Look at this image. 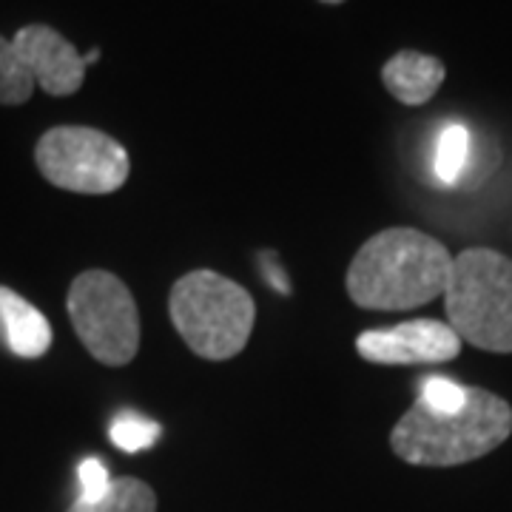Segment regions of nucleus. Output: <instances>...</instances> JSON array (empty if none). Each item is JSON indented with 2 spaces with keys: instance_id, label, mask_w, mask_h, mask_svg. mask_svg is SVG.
<instances>
[{
  "instance_id": "1",
  "label": "nucleus",
  "mask_w": 512,
  "mask_h": 512,
  "mask_svg": "<svg viewBox=\"0 0 512 512\" xmlns=\"http://www.w3.org/2000/svg\"><path fill=\"white\" fill-rule=\"evenodd\" d=\"M453 254L419 228H384L356 251L345 288L365 311H413L444 296Z\"/></svg>"
},
{
  "instance_id": "2",
  "label": "nucleus",
  "mask_w": 512,
  "mask_h": 512,
  "mask_svg": "<svg viewBox=\"0 0 512 512\" xmlns=\"http://www.w3.org/2000/svg\"><path fill=\"white\" fill-rule=\"evenodd\" d=\"M512 436V407L484 387H467L458 410L416 404L390 433L393 453L413 467H458L490 456Z\"/></svg>"
},
{
  "instance_id": "3",
  "label": "nucleus",
  "mask_w": 512,
  "mask_h": 512,
  "mask_svg": "<svg viewBox=\"0 0 512 512\" xmlns=\"http://www.w3.org/2000/svg\"><path fill=\"white\" fill-rule=\"evenodd\" d=\"M168 316L191 353L208 362L239 356L256 322V302L239 282L217 271H191L168 293Z\"/></svg>"
},
{
  "instance_id": "4",
  "label": "nucleus",
  "mask_w": 512,
  "mask_h": 512,
  "mask_svg": "<svg viewBox=\"0 0 512 512\" xmlns=\"http://www.w3.org/2000/svg\"><path fill=\"white\" fill-rule=\"evenodd\" d=\"M447 325L487 353H512V259L493 248L453 256L444 288Z\"/></svg>"
},
{
  "instance_id": "5",
  "label": "nucleus",
  "mask_w": 512,
  "mask_h": 512,
  "mask_svg": "<svg viewBox=\"0 0 512 512\" xmlns=\"http://www.w3.org/2000/svg\"><path fill=\"white\" fill-rule=\"evenodd\" d=\"M66 311L77 339L100 365L123 367L140 350V311L120 276L83 271L74 276Z\"/></svg>"
},
{
  "instance_id": "6",
  "label": "nucleus",
  "mask_w": 512,
  "mask_h": 512,
  "mask_svg": "<svg viewBox=\"0 0 512 512\" xmlns=\"http://www.w3.org/2000/svg\"><path fill=\"white\" fill-rule=\"evenodd\" d=\"M35 165L46 183L72 194H114L131 174L126 146L89 126L49 128L37 140Z\"/></svg>"
},
{
  "instance_id": "7",
  "label": "nucleus",
  "mask_w": 512,
  "mask_h": 512,
  "mask_svg": "<svg viewBox=\"0 0 512 512\" xmlns=\"http://www.w3.org/2000/svg\"><path fill=\"white\" fill-rule=\"evenodd\" d=\"M461 339L447 322L413 319L387 330H365L356 339V350L365 362L384 367L444 365L461 353Z\"/></svg>"
},
{
  "instance_id": "8",
  "label": "nucleus",
  "mask_w": 512,
  "mask_h": 512,
  "mask_svg": "<svg viewBox=\"0 0 512 512\" xmlns=\"http://www.w3.org/2000/svg\"><path fill=\"white\" fill-rule=\"evenodd\" d=\"M12 46L23 60L26 72L35 77L43 92L52 97H69L80 92L86 80V63L83 55L57 29L46 23H29L12 37Z\"/></svg>"
},
{
  "instance_id": "9",
  "label": "nucleus",
  "mask_w": 512,
  "mask_h": 512,
  "mask_svg": "<svg viewBox=\"0 0 512 512\" xmlns=\"http://www.w3.org/2000/svg\"><path fill=\"white\" fill-rule=\"evenodd\" d=\"M444 77H447V69L439 57L413 52V49H404L399 55H393L382 69L384 89L404 106L430 103L441 89Z\"/></svg>"
},
{
  "instance_id": "10",
  "label": "nucleus",
  "mask_w": 512,
  "mask_h": 512,
  "mask_svg": "<svg viewBox=\"0 0 512 512\" xmlns=\"http://www.w3.org/2000/svg\"><path fill=\"white\" fill-rule=\"evenodd\" d=\"M0 330L6 336V348L20 359H40L52 348L49 319L6 285H0Z\"/></svg>"
},
{
  "instance_id": "11",
  "label": "nucleus",
  "mask_w": 512,
  "mask_h": 512,
  "mask_svg": "<svg viewBox=\"0 0 512 512\" xmlns=\"http://www.w3.org/2000/svg\"><path fill=\"white\" fill-rule=\"evenodd\" d=\"M66 512H157V493L140 478H111L100 498H77Z\"/></svg>"
},
{
  "instance_id": "12",
  "label": "nucleus",
  "mask_w": 512,
  "mask_h": 512,
  "mask_svg": "<svg viewBox=\"0 0 512 512\" xmlns=\"http://www.w3.org/2000/svg\"><path fill=\"white\" fill-rule=\"evenodd\" d=\"M470 154H473V137L467 126L453 123L441 131L439 143H436V177L444 185H458L464 180L467 168H470Z\"/></svg>"
},
{
  "instance_id": "13",
  "label": "nucleus",
  "mask_w": 512,
  "mask_h": 512,
  "mask_svg": "<svg viewBox=\"0 0 512 512\" xmlns=\"http://www.w3.org/2000/svg\"><path fill=\"white\" fill-rule=\"evenodd\" d=\"M35 92V77L26 72L12 40L0 35V106H23Z\"/></svg>"
},
{
  "instance_id": "14",
  "label": "nucleus",
  "mask_w": 512,
  "mask_h": 512,
  "mask_svg": "<svg viewBox=\"0 0 512 512\" xmlns=\"http://www.w3.org/2000/svg\"><path fill=\"white\" fill-rule=\"evenodd\" d=\"M163 427L157 421L143 419L137 413H120L117 419L111 421L109 436L114 441V447L126 450V453H140L151 447L154 441L160 439Z\"/></svg>"
},
{
  "instance_id": "15",
  "label": "nucleus",
  "mask_w": 512,
  "mask_h": 512,
  "mask_svg": "<svg viewBox=\"0 0 512 512\" xmlns=\"http://www.w3.org/2000/svg\"><path fill=\"white\" fill-rule=\"evenodd\" d=\"M419 399L433 410H458L467 402V387L447 379V376H430L421 384Z\"/></svg>"
},
{
  "instance_id": "16",
  "label": "nucleus",
  "mask_w": 512,
  "mask_h": 512,
  "mask_svg": "<svg viewBox=\"0 0 512 512\" xmlns=\"http://www.w3.org/2000/svg\"><path fill=\"white\" fill-rule=\"evenodd\" d=\"M77 478H80V498H86V501L100 498V495L109 490L111 484L106 464L97 461V458H86V461L80 464V470H77Z\"/></svg>"
},
{
  "instance_id": "17",
  "label": "nucleus",
  "mask_w": 512,
  "mask_h": 512,
  "mask_svg": "<svg viewBox=\"0 0 512 512\" xmlns=\"http://www.w3.org/2000/svg\"><path fill=\"white\" fill-rule=\"evenodd\" d=\"M259 262H262V265H265V271H268V279H271V282H274V288L279 293H291V285H288V282H285V279H279V276H282V271H279V268H276V265H271V251H265V254L259 256Z\"/></svg>"
},
{
  "instance_id": "18",
  "label": "nucleus",
  "mask_w": 512,
  "mask_h": 512,
  "mask_svg": "<svg viewBox=\"0 0 512 512\" xmlns=\"http://www.w3.org/2000/svg\"><path fill=\"white\" fill-rule=\"evenodd\" d=\"M97 60H100V49H92L89 55H83V63H86V69H89L92 63H97Z\"/></svg>"
},
{
  "instance_id": "19",
  "label": "nucleus",
  "mask_w": 512,
  "mask_h": 512,
  "mask_svg": "<svg viewBox=\"0 0 512 512\" xmlns=\"http://www.w3.org/2000/svg\"><path fill=\"white\" fill-rule=\"evenodd\" d=\"M322 3H330V6H336V3H345V0H322Z\"/></svg>"
}]
</instances>
